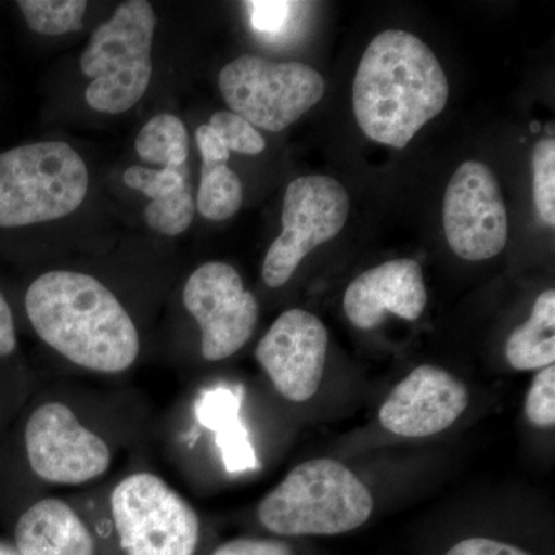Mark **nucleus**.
<instances>
[{
  "instance_id": "obj_1",
  "label": "nucleus",
  "mask_w": 555,
  "mask_h": 555,
  "mask_svg": "<svg viewBox=\"0 0 555 555\" xmlns=\"http://www.w3.org/2000/svg\"><path fill=\"white\" fill-rule=\"evenodd\" d=\"M25 310L38 337L76 366L119 374L137 361L138 328L94 276L69 270L43 273L28 287Z\"/></svg>"
},
{
  "instance_id": "obj_2",
  "label": "nucleus",
  "mask_w": 555,
  "mask_h": 555,
  "mask_svg": "<svg viewBox=\"0 0 555 555\" xmlns=\"http://www.w3.org/2000/svg\"><path fill=\"white\" fill-rule=\"evenodd\" d=\"M358 126L372 141L404 149L449 100V82L434 51L403 30L374 38L352 89Z\"/></svg>"
},
{
  "instance_id": "obj_3",
  "label": "nucleus",
  "mask_w": 555,
  "mask_h": 555,
  "mask_svg": "<svg viewBox=\"0 0 555 555\" xmlns=\"http://www.w3.org/2000/svg\"><path fill=\"white\" fill-rule=\"evenodd\" d=\"M374 496L343 463L317 459L298 465L269 492L258 518L278 535H337L366 524Z\"/></svg>"
},
{
  "instance_id": "obj_4",
  "label": "nucleus",
  "mask_w": 555,
  "mask_h": 555,
  "mask_svg": "<svg viewBox=\"0 0 555 555\" xmlns=\"http://www.w3.org/2000/svg\"><path fill=\"white\" fill-rule=\"evenodd\" d=\"M89 185L86 163L65 142H33L0 153V228L68 217L86 199Z\"/></svg>"
},
{
  "instance_id": "obj_5",
  "label": "nucleus",
  "mask_w": 555,
  "mask_h": 555,
  "mask_svg": "<svg viewBox=\"0 0 555 555\" xmlns=\"http://www.w3.org/2000/svg\"><path fill=\"white\" fill-rule=\"evenodd\" d=\"M156 14L152 3H120L94 30L80 56V69L93 79L86 101L94 112L120 115L144 98L153 76Z\"/></svg>"
},
{
  "instance_id": "obj_6",
  "label": "nucleus",
  "mask_w": 555,
  "mask_h": 555,
  "mask_svg": "<svg viewBox=\"0 0 555 555\" xmlns=\"http://www.w3.org/2000/svg\"><path fill=\"white\" fill-rule=\"evenodd\" d=\"M219 90L232 113L255 129L286 130L323 100L326 82L301 62L244 54L219 73Z\"/></svg>"
},
{
  "instance_id": "obj_7",
  "label": "nucleus",
  "mask_w": 555,
  "mask_h": 555,
  "mask_svg": "<svg viewBox=\"0 0 555 555\" xmlns=\"http://www.w3.org/2000/svg\"><path fill=\"white\" fill-rule=\"evenodd\" d=\"M120 546L127 555H195L199 518L163 478H124L109 499Z\"/></svg>"
},
{
  "instance_id": "obj_8",
  "label": "nucleus",
  "mask_w": 555,
  "mask_h": 555,
  "mask_svg": "<svg viewBox=\"0 0 555 555\" xmlns=\"http://www.w3.org/2000/svg\"><path fill=\"white\" fill-rule=\"evenodd\" d=\"M350 211L347 190L331 177H301L287 185L283 203V233L269 247L262 280L284 286L302 259L345 228Z\"/></svg>"
},
{
  "instance_id": "obj_9",
  "label": "nucleus",
  "mask_w": 555,
  "mask_h": 555,
  "mask_svg": "<svg viewBox=\"0 0 555 555\" xmlns=\"http://www.w3.org/2000/svg\"><path fill=\"white\" fill-rule=\"evenodd\" d=\"M28 466L47 483L82 485L104 476L112 452L104 438L79 422L60 401L40 404L24 427Z\"/></svg>"
},
{
  "instance_id": "obj_10",
  "label": "nucleus",
  "mask_w": 555,
  "mask_h": 555,
  "mask_svg": "<svg viewBox=\"0 0 555 555\" xmlns=\"http://www.w3.org/2000/svg\"><path fill=\"white\" fill-rule=\"evenodd\" d=\"M182 299L198 323L201 353L207 361L232 357L254 335L258 301L232 266L217 261L201 266L185 283Z\"/></svg>"
},
{
  "instance_id": "obj_11",
  "label": "nucleus",
  "mask_w": 555,
  "mask_h": 555,
  "mask_svg": "<svg viewBox=\"0 0 555 555\" xmlns=\"http://www.w3.org/2000/svg\"><path fill=\"white\" fill-rule=\"evenodd\" d=\"M449 247L466 261H485L506 247L507 211L495 175L467 160L449 181L443 206Z\"/></svg>"
},
{
  "instance_id": "obj_12",
  "label": "nucleus",
  "mask_w": 555,
  "mask_h": 555,
  "mask_svg": "<svg viewBox=\"0 0 555 555\" xmlns=\"http://www.w3.org/2000/svg\"><path fill=\"white\" fill-rule=\"evenodd\" d=\"M328 335L320 318L301 309L281 313L255 357L278 392L294 403L310 400L324 377Z\"/></svg>"
},
{
  "instance_id": "obj_13",
  "label": "nucleus",
  "mask_w": 555,
  "mask_h": 555,
  "mask_svg": "<svg viewBox=\"0 0 555 555\" xmlns=\"http://www.w3.org/2000/svg\"><path fill=\"white\" fill-rule=\"evenodd\" d=\"M469 403L466 386L443 369L418 366L398 383L379 409V423L389 433L423 438L454 425Z\"/></svg>"
},
{
  "instance_id": "obj_14",
  "label": "nucleus",
  "mask_w": 555,
  "mask_h": 555,
  "mask_svg": "<svg viewBox=\"0 0 555 555\" xmlns=\"http://www.w3.org/2000/svg\"><path fill=\"white\" fill-rule=\"evenodd\" d=\"M426 302L422 266L414 259H393L366 270L350 283L343 299L350 323L363 331L378 327L389 313L416 321Z\"/></svg>"
},
{
  "instance_id": "obj_15",
  "label": "nucleus",
  "mask_w": 555,
  "mask_h": 555,
  "mask_svg": "<svg viewBox=\"0 0 555 555\" xmlns=\"http://www.w3.org/2000/svg\"><path fill=\"white\" fill-rule=\"evenodd\" d=\"M21 555H94V540L82 518L67 503L43 499L33 503L14 526Z\"/></svg>"
},
{
  "instance_id": "obj_16",
  "label": "nucleus",
  "mask_w": 555,
  "mask_h": 555,
  "mask_svg": "<svg viewBox=\"0 0 555 555\" xmlns=\"http://www.w3.org/2000/svg\"><path fill=\"white\" fill-rule=\"evenodd\" d=\"M506 358L516 371L553 366L555 361V292H543L535 299L531 317L511 334Z\"/></svg>"
},
{
  "instance_id": "obj_17",
  "label": "nucleus",
  "mask_w": 555,
  "mask_h": 555,
  "mask_svg": "<svg viewBox=\"0 0 555 555\" xmlns=\"http://www.w3.org/2000/svg\"><path fill=\"white\" fill-rule=\"evenodd\" d=\"M238 411L240 398L233 397L228 389L210 393L204 403L203 422L218 430V444L230 473L246 470L257 463L246 429L238 420Z\"/></svg>"
},
{
  "instance_id": "obj_18",
  "label": "nucleus",
  "mask_w": 555,
  "mask_h": 555,
  "mask_svg": "<svg viewBox=\"0 0 555 555\" xmlns=\"http://www.w3.org/2000/svg\"><path fill=\"white\" fill-rule=\"evenodd\" d=\"M138 155L163 169H181L189 156V137L182 120L170 113L155 116L139 131Z\"/></svg>"
},
{
  "instance_id": "obj_19",
  "label": "nucleus",
  "mask_w": 555,
  "mask_h": 555,
  "mask_svg": "<svg viewBox=\"0 0 555 555\" xmlns=\"http://www.w3.org/2000/svg\"><path fill=\"white\" fill-rule=\"evenodd\" d=\"M243 184L228 164H203L196 207L210 221H224L238 214Z\"/></svg>"
},
{
  "instance_id": "obj_20",
  "label": "nucleus",
  "mask_w": 555,
  "mask_h": 555,
  "mask_svg": "<svg viewBox=\"0 0 555 555\" xmlns=\"http://www.w3.org/2000/svg\"><path fill=\"white\" fill-rule=\"evenodd\" d=\"M17 7L33 31L62 36L82 28L89 3L86 0H20Z\"/></svg>"
},
{
  "instance_id": "obj_21",
  "label": "nucleus",
  "mask_w": 555,
  "mask_h": 555,
  "mask_svg": "<svg viewBox=\"0 0 555 555\" xmlns=\"http://www.w3.org/2000/svg\"><path fill=\"white\" fill-rule=\"evenodd\" d=\"M193 217H195V203L188 188L166 198L150 201L144 211L149 228L166 236L184 233L192 224Z\"/></svg>"
},
{
  "instance_id": "obj_22",
  "label": "nucleus",
  "mask_w": 555,
  "mask_h": 555,
  "mask_svg": "<svg viewBox=\"0 0 555 555\" xmlns=\"http://www.w3.org/2000/svg\"><path fill=\"white\" fill-rule=\"evenodd\" d=\"M534 169V203L540 217L547 225L555 224V142L543 139L537 142L532 155Z\"/></svg>"
},
{
  "instance_id": "obj_23",
  "label": "nucleus",
  "mask_w": 555,
  "mask_h": 555,
  "mask_svg": "<svg viewBox=\"0 0 555 555\" xmlns=\"http://www.w3.org/2000/svg\"><path fill=\"white\" fill-rule=\"evenodd\" d=\"M208 126L217 131L229 152L241 153V155H259L266 149L262 134L235 113H215Z\"/></svg>"
},
{
  "instance_id": "obj_24",
  "label": "nucleus",
  "mask_w": 555,
  "mask_h": 555,
  "mask_svg": "<svg viewBox=\"0 0 555 555\" xmlns=\"http://www.w3.org/2000/svg\"><path fill=\"white\" fill-rule=\"evenodd\" d=\"M124 182L130 189L144 193L152 201L166 198L188 188L184 175L178 169H147L133 166L124 173Z\"/></svg>"
},
{
  "instance_id": "obj_25",
  "label": "nucleus",
  "mask_w": 555,
  "mask_h": 555,
  "mask_svg": "<svg viewBox=\"0 0 555 555\" xmlns=\"http://www.w3.org/2000/svg\"><path fill=\"white\" fill-rule=\"evenodd\" d=\"M525 415L531 425L550 429L555 425V367H543L535 375L525 401Z\"/></svg>"
},
{
  "instance_id": "obj_26",
  "label": "nucleus",
  "mask_w": 555,
  "mask_h": 555,
  "mask_svg": "<svg viewBox=\"0 0 555 555\" xmlns=\"http://www.w3.org/2000/svg\"><path fill=\"white\" fill-rule=\"evenodd\" d=\"M250 25L259 35L276 36L286 28L295 2L284 0H254L246 2Z\"/></svg>"
},
{
  "instance_id": "obj_27",
  "label": "nucleus",
  "mask_w": 555,
  "mask_h": 555,
  "mask_svg": "<svg viewBox=\"0 0 555 555\" xmlns=\"http://www.w3.org/2000/svg\"><path fill=\"white\" fill-rule=\"evenodd\" d=\"M211 555H294L291 547L275 540L238 539L224 543Z\"/></svg>"
},
{
  "instance_id": "obj_28",
  "label": "nucleus",
  "mask_w": 555,
  "mask_h": 555,
  "mask_svg": "<svg viewBox=\"0 0 555 555\" xmlns=\"http://www.w3.org/2000/svg\"><path fill=\"white\" fill-rule=\"evenodd\" d=\"M447 555H531L521 547L500 542V540L473 537L462 540L448 551Z\"/></svg>"
},
{
  "instance_id": "obj_29",
  "label": "nucleus",
  "mask_w": 555,
  "mask_h": 555,
  "mask_svg": "<svg viewBox=\"0 0 555 555\" xmlns=\"http://www.w3.org/2000/svg\"><path fill=\"white\" fill-rule=\"evenodd\" d=\"M196 144H198L201 156H203V164H228L229 149L208 124L196 130Z\"/></svg>"
},
{
  "instance_id": "obj_30",
  "label": "nucleus",
  "mask_w": 555,
  "mask_h": 555,
  "mask_svg": "<svg viewBox=\"0 0 555 555\" xmlns=\"http://www.w3.org/2000/svg\"><path fill=\"white\" fill-rule=\"evenodd\" d=\"M17 335L14 324L13 310H11L5 295L0 291V360H5L16 352Z\"/></svg>"
},
{
  "instance_id": "obj_31",
  "label": "nucleus",
  "mask_w": 555,
  "mask_h": 555,
  "mask_svg": "<svg viewBox=\"0 0 555 555\" xmlns=\"http://www.w3.org/2000/svg\"><path fill=\"white\" fill-rule=\"evenodd\" d=\"M0 555H21L17 553L16 547L7 545V543L0 542Z\"/></svg>"
}]
</instances>
